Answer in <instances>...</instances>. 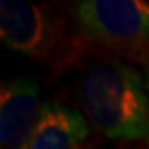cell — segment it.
I'll use <instances>...</instances> for the list:
<instances>
[{
  "label": "cell",
  "mask_w": 149,
  "mask_h": 149,
  "mask_svg": "<svg viewBox=\"0 0 149 149\" xmlns=\"http://www.w3.org/2000/svg\"><path fill=\"white\" fill-rule=\"evenodd\" d=\"M76 98L88 121L106 138L149 141V93L144 74L134 65L98 58L83 70Z\"/></svg>",
  "instance_id": "6da1fadb"
},
{
  "label": "cell",
  "mask_w": 149,
  "mask_h": 149,
  "mask_svg": "<svg viewBox=\"0 0 149 149\" xmlns=\"http://www.w3.org/2000/svg\"><path fill=\"white\" fill-rule=\"evenodd\" d=\"M0 37L7 48L53 70L66 68L88 52L71 15V5L61 10L53 3L2 0Z\"/></svg>",
  "instance_id": "7a4b0ae2"
},
{
  "label": "cell",
  "mask_w": 149,
  "mask_h": 149,
  "mask_svg": "<svg viewBox=\"0 0 149 149\" xmlns=\"http://www.w3.org/2000/svg\"><path fill=\"white\" fill-rule=\"evenodd\" d=\"M71 15L88 48L149 68V2L83 0L71 5Z\"/></svg>",
  "instance_id": "3957f363"
},
{
  "label": "cell",
  "mask_w": 149,
  "mask_h": 149,
  "mask_svg": "<svg viewBox=\"0 0 149 149\" xmlns=\"http://www.w3.org/2000/svg\"><path fill=\"white\" fill-rule=\"evenodd\" d=\"M40 86L28 76L3 81L0 93L2 149H25L42 116Z\"/></svg>",
  "instance_id": "277c9868"
},
{
  "label": "cell",
  "mask_w": 149,
  "mask_h": 149,
  "mask_svg": "<svg viewBox=\"0 0 149 149\" xmlns=\"http://www.w3.org/2000/svg\"><path fill=\"white\" fill-rule=\"evenodd\" d=\"M90 136V121L78 108L61 101L43 103L42 116L25 149H81Z\"/></svg>",
  "instance_id": "5b68a950"
},
{
  "label": "cell",
  "mask_w": 149,
  "mask_h": 149,
  "mask_svg": "<svg viewBox=\"0 0 149 149\" xmlns=\"http://www.w3.org/2000/svg\"><path fill=\"white\" fill-rule=\"evenodd\" d=\"M143 74H144V85H146V90L149 93V68H144Z\"/></svg>",
  "instance_id": "8992f818"
}]
</instances>
